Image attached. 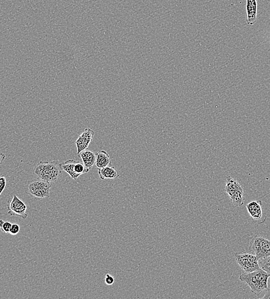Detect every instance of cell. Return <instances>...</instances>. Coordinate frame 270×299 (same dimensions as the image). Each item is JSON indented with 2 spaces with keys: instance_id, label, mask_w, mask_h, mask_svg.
I'll use <instances>...</instances> for the list:
<instances>
[{
  "instance_id": "obj_1",
  "label": "cell",
  "mask_w": 270,
  "mask_h": 299,
  "mask_svg": "<svg viewBox=\"0 0 270 299\" xmlns=\"http://www.w3.org/2000/svg\"><path fill=\"white\" fill-rule=\"evenodd\" d=\"M269 277V274L260 268L252 272H244L240 275L239 278L247 285L251 292L259 296L268 289Z\"/></svg>"
},
{
  "instance_id": "obj_7",
  "label": "cell",
  "mask_w": 270,
  "mask_h": 299,
  "mask_svg": "<svg viewBox=\"0 0 270 299\" xmlns=\"http://www.w3.org/2000/svg\"><path fill=\"white\" fill-rule=\"evenodd\" d=\"M246 208L255 224L262 225L267 220L266 213L263 211L261 201H253L250 202Z\"/></svg>"
},
{
  "instance_id": "obj_11",
  "label": "cell",
  "mask_w": 270,
  "mask_h": 299,
  "mask_svg": "<svg viewBox=\"0 0 270 299\" xmlns=\"http://www.w3.org/2000/svg\"><path fill=\"white\" fill-rule=\"evenodd\" d=\"M98 173L99 178L104 180L106 179L114 180L120 176L119 173L113 166H108V167L99 169Z\"/></svg>"
},
{
  "instance_id": "obj_3",
  "label": "cell",
  "mask_w": 270,
  "mask_h": 299,
  "mask_svg": "<svg viewBox=\"0 0 270 299\" xmlns=\"http://www.w3.org/2000/svg\"><path fill=\"white\" fill-rule=\"evenodd\" d=\"M25 188L28 195L38 200L48 198L50 196L51 184L38 178L28 182Z\"/></svg>"
},
{
  "instance_id": "obj_4",
  "label": "cell",
  "mask_w": 270,
  "mask_h": 299,
  "mask_svg": "<svg viewBox=\"0 0 270 299\" xmlns=\"http://www.w3.org/2000/svg\"><path fill=\"white\" fill-rule=\"evenodd\" d=\"M249 249L259 259L266 258L270 255V241L256 235L250 242Z\"/></svg>"
},
{
  "instance_id": "obj_21",
  "label": "cell",
  "mask_w": 270,
  "mask_h": 299,
  "mask_svg": "<svg viewBox=\"0 0 270 299\" xmlns=\"http://www.w3.org/2000/svg\"><path fill=\"white\" fill-rule=\"evenodd\" d=\"M264 299H270V289L268 288L264 295L262 297Z\"/></svg>"
},
{
  "instance_id": "obj_16",
  "label": "cell",
  "mask_w": 270,
  "mask_h": 299,
  "mask_svg": "<svg viewBox=\"0 0 270 299\" xmlns=\"http://www.w3.org/2000/svg\"><path fill=\"white\" fill-rule=\"evenodd\" d=\"M259 264L260 268L266 272L270 277V255L266 258L259 259Z\"/></svg>"
},
{
  "instance_id": "obj_5",
  "label": "cell",
  "mask_w": 270,
  "mask_h": 299,
  "mask_svg": "<svg viewBox=\"0 0 270 299\" xmlns=\"http://www.w3.org/2000/svg\"><path fill=\"white\" fill-rule=\"evenodd\" d=\"M235 259L241 269L245 272H252L260 269L259 258L250 253H236Z\"/></svg>"
},
{
  "instance_id": "obj_20",
  "label": "cell",
  "mask_w": 270,
  "mask_h": 299,
  "mask_svg": "<svg viewBox=\"0 0 270 299\" xmlns=\"http://www.w3.org/2000/svg\"><path fill=\"white\" fill-rule=\"evenodd\" d=\"M105 282L108 286H111L115 283V278L110 274H107L105 278Z\"/></svg>"
},
{
  "instance_id": "obj_19",
  "label": "cell",
  "mask_w": 270,
  "mask_h": 299,
  "mask_svg": "<svg viewBox=\"0 0 270 299\" xmlns=\"http://www.w3.org/2000/svg\"><path fill=\"white\" fill-rule=\"evenodd\" d=\"M20 230V226L17 224H12L10 231L9 233L12 235L15 236L19 233Z\"/></svg>"
},
{
  "instance_id": "obj_14",
  "label": "cell",
  "mask_w": 270,
  "mask_h": 299,
  "mask_svg": "<svg viewBox=\"0 0 270 299\" xmlns=\"http://www.w3.org/2000/svg\"><path fill=\"white\" fill-rule=\"evenodd\" d=\"M242 186L234 178H232L230 175H228L226 177L225 191L229 194L230 197L234 195V194L238 191V190Z\"/></svg>"
},
{
  "instance_id": "obj_10",
  "label": "cell",
  "mask_w": 270,
  "mask_h": 299,
  "mask_svg": "<svg viewBox=\"0 0 270 299\" xmlns=\"http://www.w3.org/2000/svg\"><path fill=\"white\" fill-rule=\"evenodd\" d=\"M247 23L253 26L257 22L258 14V0H246Z\"/></svg>"
},
{
  "instance_id": "obj_2",
  "label": "cell",
  "mask_w": 270,
  "mask_h": 299,
  "mask_svg": "<svg viewBox=\"0 0 270 299\" xmlns=\"http://www.w3.org/2000/svg\"><path fill=\"white\" fill-rule=\"evenodd\" d=\"M63 172L58 160L40 161L36 165L34 173L36 176L50 184L57 182Z\"/></svg>"
},
{
  "instance_id": "obj_9",
  "label": "cell",
  "mask_w": 270,
  "mask_h": 299,
  "mask_svg": "<svg viewBox=\"0 0 270 299\" xmlns=\"http://www.w3.org/2000/svg\"><path fill=\"white\" fill-rule=\"evenodd\" d=\"M94 136V132L91 129L87 128L75 141L77 146V154L79 155L82 151L88 149Z\"/></svg>"
},
{
  "instance_id": "obj_13",
  "label": "cell",
  "mask_w": 270,
  "mask_h": 299,
  "mask_svg": "<svg viewBox=\"0 0 270 299\" xmlns=\"http://www.w3.org/2000/svg\"><path fill=\"white\" fill-rule=\"evenodd\" d=\"M111 165L110 156L106 151H99L96 153V166L98 169Z\"/></svg>"
},
{
  "instance_id": "obj_18",
  "label": "cell",
  "mask_w": 270,
  "mask_h": 299,
  "mask_svg": "<svg viewBox=\"0 0 270 299\" xmlns=\"http://www.w3.org/2000/svg\"><path fill=\"white\" fill-rule=\"evenodd\" d=\"M7 186V179L4 175H0V196Z\"/></svg>"
},
{
  "instance_id": "obj_6",
  "label": "cell",
  "mask_w": 270,
  "mask_h": 299,
  "mask_svg": "<svg viewBox=\"0 0 270 299\" xmlns=\"http://www.w3.org/2000/svg\"><path fill=\"white\" fill-rule=\"evenodd\" d=\"M60 167L74 180H77L80 175L88 173L90 170L83 163L74 160H68L60 163Z\"/></svg>"
},
{
  "instance_id": "obj_15",
  "label": "cell",
  "mask_w": 270,
  "mask_h": 299,
  "mask_svg": "<svg viewBox=\"0 0 270 299\" xmlns=\"http://www.w3.org/2000/svg\"><path fill=\"white\" fill-rule=\"evenodd\" d=\"M233 205L237 207L242 206L244 204V191L243 188H241L238 191L235 193L233 196L230 197Z\"/></svg>"
},
{
  "instance_id": "obj_8",
  "label": "cell",
  "mask_w": 270,
  "mask_h": 299,
  "mask_svg": "<svg viewBox=\"0 0 270 299\" xmlns=\"http://www.w3.org/2000/svg\"><path fill=\"white\" fill-rule=\"evenodd\" d=\"M8 213L11 216H16L26 220L28 217L27 207L16 195L9 198L7 202Z\"/></svg>"
},
{
  "instance_id": "obj_12",
  "label": "cell",
  "mask_w": 270,
  "mask_h": 299,
  "mask_svg": "<svg viewBox=\"0 0 270 299\" xmlns=\"http://www.w3.org/2000/svg\"><path fill=\"white\" fill-rule=\"evenodd\" d=\"M82 159L83 164L88 169L91 170L96 164V153L90 150H84L79 154Z\"/></svg>"
},
{
  "instance_id": "obj_17",
  "label": "cell",
  "mask_w": 270,
  "mask_h": 299,
  "mask_svg": "<svg viewBox=\"0 0 270 299\" xmlns=\"http://www.w3.org/2000/svg\"><path fill=\"white\" fill-rule=\"evenodd\" d=\"M12 226V224L10 222L0 220V229L4 233H9Z\"/></svg>"
},
{
  "instance_id": "obj_22",
  "label": "cell",
  "mask_w": 270,
  "mask_h": 299,
  "mask_svg": "<svg viewBox=\"0 0 270 299\" xmlns=\"http://www.w3.org/2000/svg\"><path fill=\"white\" fill-rule=\"evenodd\" d=\"M6 155L2 153H0V165H2L3 161L6 159Z\"/></svg>"
}]
</instances>
